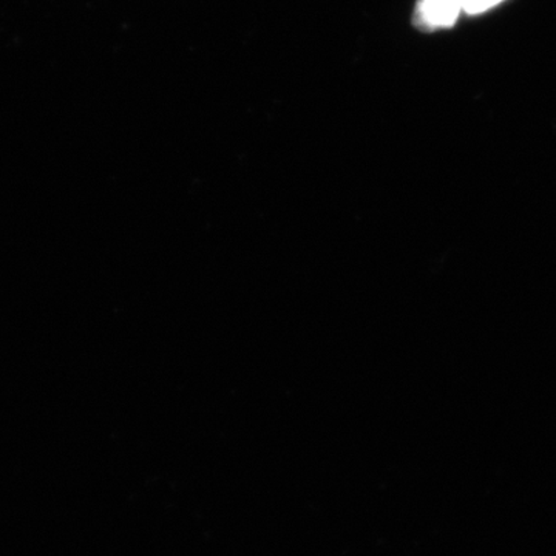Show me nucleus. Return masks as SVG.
Instances as JSON below:
<instances>
[{"mask_svg":"<svg viewBox=\"0 0 556 556\" xmlns=\"http://www.w3.org/2000/svg\"><path fill=\"white\" fill-rule=\"evenodd\" d=\"M460 11V0H417L415 25L424 31L450 28L455 25Z\"/></svg>","mask_w":556,"mask_h":556,"instance_id":"1","label":"nucleus"},{"mask_svg":"<svg viewBox=\"0 0 556 556\" xmlns=\"http://www.w3.org/2000/svg\"><path fill=\"white\" fill-rule=\"evenodd\" d=\"M504 0H460L463 3V11L468 14L485 13L493 7L500 5Z\"/></svg>","mask_w":556,"mask_h":556,"instance_id":"2","label":"nucleus"}]
</instances>
